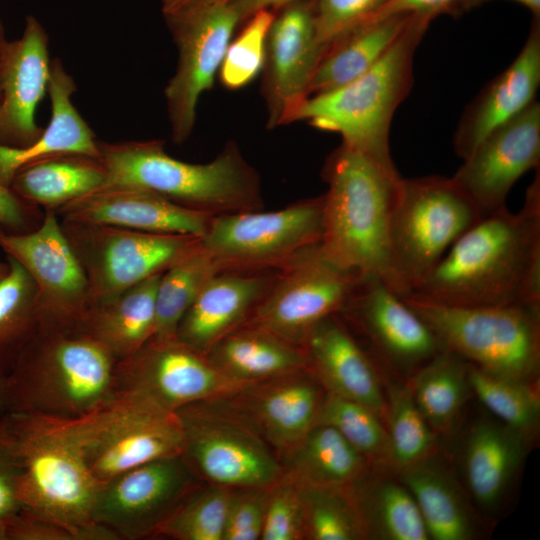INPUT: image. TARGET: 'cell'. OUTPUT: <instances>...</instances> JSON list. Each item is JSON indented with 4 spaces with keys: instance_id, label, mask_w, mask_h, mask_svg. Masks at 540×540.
Wrapping results in <instances>:
<instances>
[{
    "instance_id": "3",
    "label": "cell",
    "mask_w": 540,
    "mask_h": 540,
    "mask_svg": "<svg viewBox=\"0 0 540 540\" xmlns=\"http://www.w3.org/2000/svg\"><path fill=\"white\" fill-rule=\"evenodd\" d=\"M323 178L322 234L327 259L359 277L384 281L408 294L392 258L390 216L402 179L364 153L343 143L326 159Z\"/></svg>"
},
{
    "instance_id": "38",
    "label": "cell",
    "mask_w": 540,
    "mask_h": 540,
    "mask_svg": "<svg viewBox=\"0 0 540 540\" xmlns=\"http://www.w3.org/2000/svg\"><path fill=\"white\" fill-rule=\"evenodd\" d=\"M7 274L0 280V374L39 329L38 290L25 268L7 256Z\"/></svg>"
},
{
    "instance_id": "30",
    "label": "cell",
    "mask_w": 540,
    "mask_h": 540,
    "mask_svg": "<svg viewBox=\"0 0 540 540\" xmlns=\"http://www.w3.org/2000/svg\"><path fill=\"white\" fill-rule=\"evenodd\" d=\"M413 14L366 20L333 40L322 54L308 88V97L355 80L394 44Z\"/></svg>"
},
{
    "instance_id": "15",
    "label": "cell",
    "mask_w": 540,
    "mask_h": 540,
    "mask_svg": "<svg viewBox=\"0 0 540 540\" xmlns=\"http://www.w3.org/2000/svg\"><path fill=\"white\" fill-rule=\"evenodd\" d=\"M0 247L36 284L39 328H80L90 307L88 282L56 211L45 210L41 224L28 233L0 229Z\"/></svg>"
},
{
    "instance_id": "35",
    "label": "cell",
    "mask_w": 540,
    "mask_h": 540,
    "mask_svg": "<svg viewBox=\"0 0 540 540\" xmlns=\"http://www.w3.org/2000/svg\"><path fill=\"white\" fill-rule=\"evenodd\" d=\"M105 180L98 159L66 154L21 168L10 189L29 205L57 211L63 205L99 188Z\"/></svg>"
},
{
    "instance_id": "4",
    "label": "cell",
    "mask_w": 540,
    "mask_h": 540,
    "mask_svg": "<svg viewBox=\"0 0 540 540\" xmlns=\"http://www.w3.org/2000/svg\"><path fill=\"white\" fill-rule=\"evenodd\" d=\"M116 364L107 348L80 328H39L5 375V411L62 418L90 414L118 394Z\"/></svg>"
},
{
    "instance_id": "50",
    "label": "cell",
    "mask_w": 540,
    "mask_h": 540,
    "mask_svg": "<svg viewBox=\"0 0 540 540\" xmlns=\"http://www.w3.org/2000/svg\"><path fill=\"white\" fill-rule=\"evenodd\" d=\"M27 205L10 188L0 185V223L19 229L27 222Z\"/></svg>"
},
{
    "instance_id": "20",
    "label": "cell",
    "mask_w": 540,
    "mask_h": 540,
    "mask_svg": "<svg viewBox=\"0 0 540 540\" xmlns=\"http://www.w3.org/2000/svg\"><path fill=\"white\" fill-rule=\"evenodd\" d=\"M540 163V104L488 135L463 159L452 178L468 195L482 218L506 206V198L527 171Z\"/></svg>"
},
{
    "instance_id": "36",
    "label": "cell",
    "mask_w": 540,
    "mask_h": 540,
    "mask_svg": "<svg viewBox=\"0 0 540 540\" xmlns=\"http://www.w3.org/2000/svg\"><path fill=\"white\" fill-rule=\"evenodd\" d=\"M468 371L469 363L446 349L409 379L412 397L437 435L453 425L471 393Z\"/></svg>"
},
{
    "instance_id": "39",
    "label": "cell",
    "mask_w": 540,
    "mask_h": 540,
    "mask_svg": "<svg viewBox=\"0 0 540 540\" xmlns=\"http://www.w3.org/2000/svg\"><path fill=\"white\" fill-rule=\"evenodd\" d=\"M316 423L337 430L375 468L392 470L384 421L367 406L326 391Z\"/></svg>"
},
{
    "instance_id": "16",
    "label": "cell",
    "mask_w": 540,
    "mask_h": 540,
    "mask_svg": "<svg viewBox=\"0 0 540 540\" xmlns=\"http://www.w3.org/2000/svg\"><path fill=\"white\" fill-rule=\"evenodd\" d=\"M197 486L196 474L183 455L158 459L100 484L92 519L116 539L156 536L162 523Z\"/></svg>"
},
{
    "instance_id": "5",
    "label": "cell",
    "mask_w": 540,
    "mask_h": 540,
    "mask_svg": "<svg viewBox=\"0 0 540 540\" xmlns=\"http://www.w3.org/2000/svg\"><path fill=\"white\" fill-rule=\"evenodd\" d=\"M98 144L105 172L100 187L147 190L213 216L263 209L259 174L233 142L204 164L172 157L161 140Z\"/></svg>"
},
{
    "instance_id": "17",
    "label": "cell",
    "mask_w": 540,
    "mask_h": 540,
    "mask_svg": "<svg viewBox=\"0 0 540 540\" xmlns=\"http://www.w3.org/2000/svg\"><path fill=\"white\" fill-rule=\"evenodd\" d=\"M116 377L118 392H140L174 412L245 385L224 376L206 354L177 336L151 337L133 355L117 361Z\"/></svg>"
},
{
    "instance_id": "41",
    "label": "cell",
    "mask_w": 540,
    "mask_h": 540,
    "mask_svg": "<svg viewBox=\"0 0 540 540\" xmlns=\"http://www.w3.org/2000/svg\"><path fill=\"white\" fill-rule=\"evenodd\" d=\"M384 424L388 433L392 470L397 473L433 454L437 434L417 407L408 385H390Z\"/></svg>"
},
{
    "instance_id": "46",
    "label": "cell",
    "mask_w": 540,
    "mask_h": 540,
    "mask_svg": "<svg viewBox=\"0 0 540 540\" xmlns=\"http://www.w3.org/2000/svg\"><path fill=\"white\" fill-rule=\"evenodd\" d=\"M386 0H311L317 40L324 49L369 19Z\"/></svg>"
},
{
    "instance_id": "33",
    "label": "cell",
    "mask_w": 540,
    "mask_h": 540,
    "mask_svg": "<svg viewBox=\"0 0 540 540\" xmlns=\"http://www.w3.org/2000/svg\"><path fill=\"white\" fill-rule=\"evenodd\" d=\"M346 488L365 539H429L418 506L399 479L377 474L369 468Z\"/></svg>"
},
{
    "instance_id": "12",
    "label": "cell",
    "mask_w": 540,
    "mask_h": 540,
    "mask_svg": "<svg viewBox=\"0 0 540 540\" xmlns=\"http://www.w3.org/2000/svg\"><path fill=\"white\" fill-rule=\"evenodd\" d=\"M61 225L85 273L90 306L164 272L200 241L190 235L148 233L101 224L61 220Z\"/></svg>"
},
{
    "instance_id": "1",
    "label": "cell",
    "mask_w": 540,
    "mask_h": 540,
    "mask_svg": "<svg viewBox=\"0 0 540 540\" xmlns=\"http://www.w3.org/2000/svg\"><path fill=\"white\" fill-rule=\"evenodd\" d=\"M412 292L446 306H540L539 173L521 210L480 219Z\"/></svg>"
},
{
    "instance_id": "52",
    "label": "cell",
    "mask_w": 540,
    "mask_h": 540,
    "mask_svg": "<svg viewBox=\"0 0 540 540\" xmlns=\"http://www.w3.org/2000/svg\"><path fill=\"white\" fill-rule=\"evenodd\" d=\"M232 0H162L163 15H170L190 9L229 3Z\"/></svg>"
},
{
    "instance_id": "47",
    "label": "cell",
    "mask_w": 540,
    "mask_h": 540,
    "mask_svg": "<svg viewBox=\"0 0 540 540\" xmlns=\"http://www.w3.org/2000/svg\"><path fill=\"white\" fill-rule=\"evenodd\" d=\"M268 488L232 490L223 540H257L261 538Z\"/></svg>"
},
{
    "instance_id": "23",
    "label": "cell",
    "mask_w": 540,
    "mask_h": 540,
    "mask_svg": "<svg viewBox=\"0 0 540 540\" xmlns=\"http://www.w3.org/2000/svg\"><path fill=\"white\" fill-rule=\"evenodd\" d=\"M51 61L45 29L35 17L28 16L21 38L9 42L6 49L0 101L1 145L23 148L42 134L35 113L48 92Z\"/></svg>"
},
{
    "instance_id": "9",
    "label": "cell",
    "mask_w": 540,
    "mask_h": 540,
    "mask_svg": "<svg viewBox=\"0 0 540 540\" xmlns=\"http://www.w3.org/2000/svg\"><path fill=\"white\" fill-rule=\"evenodd\" d=\"M183 432V457L207 483L231 489L268 488L284 470L276 452L219 399L175 411Z\"/></svg>"
},
{
    "instance_id": "25",
    "label": "cell",
    "mask_w": 540,
    "mask_h": 540,
    "mask_svg": "<svg viewBox=\"0 0 540 540\" xmlns=\"http://www.w3.org/2000/svg\"><path fill=\"white\" fill-rule=\"evenodd\" d=\"M302 347L326 391L367 406L384 421L386 396L378 370L339 314L319 322Z\"/></svg>"
},
{
    "instance_id": "14",
    "label": "cell",
    "mask_w": 540,
    "mask_h": 540,
    "mask_svg": "<svg viewBox=\"0 0 540 540\" xmlns=\"http://www.w3.org/2000/svg\"><path fill=\"white\" fill-rule=\"evenodd\" d=\"M164 17L178 49L164 94L172 139L182 144L192 134L200 97L213 86L240 17L230 2Z\"/></svg>"
},
{
    "instance_id": "27",
    "label": "cell",
    "mask_w": 540,
    "mask_h": 540,
    "mask_svg": "<svg viewBox=\"0 0 540 540\" xmlns=\"http://www.w3.org/2000/svg\"><path fill=\"white\" fill-rule=\"evenodd\" d=\"M75 91L73 78L59 59H53L47 92L51 103L49 123L29 146L15 148L0 144V185L10 188L21 168L54 156L75 154L99 159V141L72 103Z\"/></svg>"
},
{
    "instance_id": "7",
    "label": "cell",
    "mask_w": 540,
    "mask_h": 540,
    "mask_svg": "<svg viewBox=\"0 0 540 540\" xmlns=\"http://www.w3.org/2000/svg\"><path fill=\"white\" fill-rule=\"evenodd\" d=\"M447 350L486 372L533 382L540 364V306L456 307L402 295Z\"/></svg>"
},
{
    "instance_id": "40",
    "label": "cell",
    "mask_w": 540,
    "mask_h": 540,
    "mask_svg": "<svg viewBox=\"0 0 540 540\" xmlns=\"http://www.w3.org/2000/svg\"><path fill=\"white\" fill-rule=\"evenodd\" d=\"M471 392L498 421L529 439L540 421V398L532 382L486 372L469 364Z\"/></svg>"
},
{
    "instance_id": "44",
    "label": "cell",
    "mask_w": 540,
    "mask_h": 540,
    "mask_svg": "<svg viewBox=\"0 0 540 540\" xmlns=\"http://www.w3.org/2000/svg\"><path fill=\"white\" fill-rule=\"evenodd\" d=\"M274 15L272 10L254 13L243 23L237 37L231 40L218 72L225 88L241 89L263 70L267 37Z\"/></svg>"
},
{
    "instance_id": "34",
    "label": "cell",
    "mask_w": 540,
    "mask_h": 540,
    "mask_svg": "<svg viewBox=\"0 0 540 540\" xmlns=\"http://www.w3.org/2000/svg\"><path fill=\"white\" fill-rule=\"evenodd\" d=\"M278 458L286 474L311 486L348 487L371 466L337 430L321 423Z\"/></svg>"
},
{
    "instance_id": "48",
    "label": "cell",
    "mask_w": 540,
    "mask_h": 540,
    "mask_svg": "<svg viewBox=\"0 0 540 540\" xmlns=\"http://www.w3.org/2000/svg\"><path fill=\"white\" fill-rule=\"evenodd\" d=\"M458 0H386L367 20L383 19L397 14H414L433 20L442 13H451Z\"/></svg>"
},
{
    "instance_id": "21",
    "label": "cell",
    "mask_w": 540,
    "mask_h": 540,
    "mask_svg": "<svg viewBox=\"0 0 540 540\" xmlns=\"http://www.w3.org/2000/svg\"><path fill=\"white\" fill-rule=\"evenodd\" d=\"M325 393L307 368L245 384L217 399L245 420L279 456L316 424Z\"/></svg>"
},
{
    "instance_id": "56",
    "label": "cell",
    "mask_w": 540,
    "mask_h": 540,
    "mask_svg": "<svg viewBox=\"0 0 540 540\" xmlns=\"http://www.w3.org/2000/svg\"><path fill=\"white\" fill-rule=\"evenodd\" d=\"M0 229H2V224L0 223ZM9 269L8 263H1L0 262V280L4 278V276L7 274Z\"/></svg>"
},
{
    "instance_id": "18",
    "label": "cell",
    "mask_w": 540,
    "mask_h": 540,
    "mask_svg": "<svg viewBox=\"0 0 540 540\" xmlns=\"http://www.w3.org/2000/svg\"><path fill=\"white\" fill-rule=\"evenodd\" d=\"M368 340L389 366L414 373L446 350L402 295L379 278L360 277L338 313Z\"/></svg>"
},
{
    "instance_id": "37",
    "label": "cell",
    "mask_w": 540,
    "mask_h": 540,
    "mask_svg": "<svg viewBox=\"0 0 540 540\" xmlns=\"http://www.w3.org/2000/svg\"><path fill=\"white\" fill-rule=\"evenodd\" d=\"M201 239V238H200ZM220 272L201 242L175 261L161 275L155 297L152 337L176 336L178 325L207 281Z\"/></svg>"
},
{
    "instance_id": "29",
    "label": "cell",
    "mask_w": 540,
    "mask_h": 540,
    "mask_svg": "<svg viewBox=\"0 0 540 540\" xmlns=\"http://www.w3.org/2000/svg\"><path fill=\"white\" fill-rule=\"evenodd\" d=\"M206 355L218 371L240 384L309 368L302 347L250 324H243L229 332Z\"/></svg>"
},
{
    "instance_id": "54",
    "label": "cell",
    "mask_w": 540,
    "mask_h": 540,
    "mask_svg": "<svg viewBox=\"0 0 540 540\" xmlns=\"http://www.w3.org/2000/svg\"><path fill=\"white\" fill-rule=\"evenodd\" d=\"M8 43L9 41H7L5 38L4 28L0 22V101L2 98V89H1L2 72H3L4 59H5Z\"/></svg>"
},
{
    "instance_id": "26",
    "label": "cell",
    "mask_w": 540,
    "mask_h": 540,
    "mask_svg": "<svg viewBox=\"0 0 540 540\" xmlns=\"http://www.w3.org/2000/svg\"><path fill=\"white\" fill-rule=\"evenodd\" d=\"M275 272L221 271L212 276L181 319L178 339L207 354L217 341L249 319Z\"/></svg>"
},
{
    "instance_id": "51",
    "label": "cell",
    "mask_w": 540,
    "mask_h": 540,
    "mask_svg": "<svg viewBox=\"0 0 540 540\" xmlns=\"http://www.w3.org/2000/svg\"><path fill=\"white\" fill-rule=\"evenodd\" d=\"M290 1L292 0H232L230 3L239 14L240 24H243L254 13L260 10L276 11Z\"/></svg>"
},
{
    "instance_id": "49",
    "label": "cell",
    "mask_w": 540,
    "mask_h": 540,
    "mask_svg": "<svg viewBox=\"0 0 540 540\" xmlns=\"http://www.w3.org/2000/svg\"><path fill=\"white\" fill-rule=\"evenodd\" d=\"M22 510L17 495L14 470L5 455L0 451V519Z\"/></svg>"
},
{
    "instance_id": "11",
    "label": "cell",
    "mask_w": 540,
    "mask_h": 540,
    "mask_svg": "<svg viewBox=\"0 0 540 540\" xmlns=\"http://www.w3.org/2000/svg\"><path fill=\"white\" fill-rule=\"evenodd\" d=\"M322 207L321 195L275 211L215 215L200 242L220 272L276 270L298 251L320 242Z\"/></svg>"
},
{
    "instance_id": "24",
    "label": "cell",
    "mask_w": 540,
    "mask_h": 540,
    "mask_svg": "<svg viewBox=\"0 0 540 540\" xmlns=\"http://www.w3.org/2000/svg\"><path fill=\"white\" fill-rule=\"evenodd\" d=\"M540 84V19L513 62L470 102L454 135L456 154L465 159L492 132L523 112L536 99Z\"/></svg>"
},
{
    "instance_id": "2",
    "label": "cell",
    "mask_w": 540,
    "mask_h": 540,
    "mask_svg": "<svg viewBox=\"0 0 540 540\" xmlns=\"http://www.w3.org/2000/svg\"><path fill=\"white\" fill-rule=\"evenodd\" d=\"M90 414L62 418L4 411L0 451L14 470L22 511L64 528L75 540H115L92 519L100 484L85 460Z\"/></svg>"
},
{
    "instance_id": "10",
    "label": "cell",
    "mask_w": 540,
    "mask_h": 540,
    "mask_svg": "<svg viewBox=\"0 0 540 540\" xmlns=\"http://www.w3.org/2000/svg\"><path fill=\"white\" fill-rule=\"evenodd\" d=\"M183 455L176 412L137 391H119L90 414L85 460L99 483L140 465Z\"/></svg>"
},
{
    "instance_id": "45",
    "label": "cell",
    "mask_w": 540,
    "mask_h": 540,
    "mask_svg": "<svg viewBox=\"0 0 540 540\" xmlns=\"http://www.w3.org/2000/svg\"><path fill=\"white\" fill-rule=\"evenodd\" d=\"M260 539H305L304 504L300 486L285 472L268 489Z\"/></svg>"
},
{
    "instance_id": "53",
    "label": "cell",
    "mask_w": 540,
    "mask_h": 540,
    "mask_svg": "<svg viewBox=\"0 0 540 540\" xmlns=\"http://www.w3.org/2000/svg\"><path fill=\"white\" fill-rule=\"evenodd\" d=\"M488 1H491V0H458L451 13L457 14L464 11H468ZM511 1L517 2L518 4L525 6L527 9H529L532 12L534 18L540 19V0H511Z\"/></svg>"
},
{
    "instance_id": "22",
    "label": "cell",
    "mask_w": 540,
    "mask_h": 540,
    "mask_svg": "<svg viewBox=\"0 0 540 540\" xmlns=\"http://www.w3.org/2000/svg\"><path fill=\"white\" fill-rule=\"evenodd\" d=\"M62 221L202 238L213 215L156 193L126 186L99 187L60 207Z\"/></svg>"
},
{
    "instance_id": "31",
    "label": "cell",
    "mask_w": 540,
    "mask_h": 540,
    "mask_svg": "<svg viewBox=\"0 0 540 540\" xmlns=\"http://www.w3.org/2000/svg\"><path fill=\"white\" fill-rule=\"evenodd\" d=\"M162 273L90 306L80 329L105 346L116 361L133 355L154 334L155 297Z\"/></svg>"
},
{
    "instance_id": "28",
    "label": "cell",
    "mask_w": 540,
    "mask_h": 540,
    "mask_svg": "<svg viewBox=\"0 0 540 540\" xmlns=\"http://www.w3.org/2000/svg\"><path fill=\"white\" fill-rule=\"evenodd\" d=\"M524 434L500 421L483 420L469 431L463 454V473L474 502L495 510L503 501L525 457Z\"/></svg>"
},
{
    "instance_id": "32",
    "label": "cell",
    "mask_w": 540,
    "mask_h": 540,
    "mask_svg": "<svg viewBox=\"0 0 540 540\" xmlns=\"http://www.w3.org/2000/svg\"><path fill=\"white\" fill-rule=\"evenodd\" d=\"M398 479L411 492L429 539L470 540L476 536L464 492L435 454L399 471Z\"/></svg>"
},
{
    "instance_id": "19",
    "label": "cell",
    "mask_w": 540,
    "mask_h": 540,
    "mask_svg": "<svg viewBox=\"0 0 540 540\" xmlns=\"http://www.w3.org/2000/svg\"><path fill=\"white\" fill-rule=\"evenodd\" d=\"M325 49L317 40L311 0H292L275 11L263 67L268 128L293 122Z\"/></svg>"
},
{
    "instance_id": "6",
    "label": "cell",
    "mask_w": 540,
    "mask_h": 540,
    "mask_svg": "<svg viewBox=\"0 0 540 540\" xmlns=\"http://www.w3.org/2000/svg\"><path fill=\"white\" fill-rule=\"evenodd\" d=\"M431 19L412 15L388 51L365 73L337 89L308 97L293 122L338 133L342 143L397 170L390 153L389 132L397 107L413 84V59Z\"/></svg>"
},
{
    "instance_id": "13",
    "label": "cell",
    "mask_w": 540,
    "mask_h": 540,
    "mask_svg": "<svg viewBox=\"0 0 540 540\" xmlns=\"http://www.w3.org/2000/svg\"><path fill=\"white\" fill-rule=\"evenodd\" d=\"M359 278L327 259L319 242L310 245L276 269L268 291L244 324L302 347L319 322L341 311Z\"/></svg>"
},
{
    "instance_id": "8",
    "label": "cell",
    "mask_w": 540,
    "mask_h": 540,
    "mask_svg": "<svg viewBox=\"0 0 540 540\" xmlns=\"http://www.w3.org/2000/svg\"><path fill=\"white\" fill-rule=\"evenodd\" d=\"M480 219L479 210L452 177L401 179L389 235L393 263L408 293Z\"/></svg>"
},
{
    "instance_id": "43",
    "label": "cell",
    "mask_w": 540,
    "mask_h": 540,
    "mask_svg": "<svg viewBox=\"0 0 540 540\" xmlns=\"http://www.w3.org/2000/svg\"><path fill=\"white\" fill-rule=\"evenodd\" d=\"M299 486L304 504L305 539H365L346 487Z\"/></svg>"
},
{
    "instance_id": "55",
    "label": "cell",
    "mask_w": 540,
    "mask_h": 540,
    "mask_svg": "<svg viewBox=\"0 0 540 540\" xmlns=\"http://www.w3.org/2000/svg\"><path fill=\"white\" fill-rule=\"evenodd\" d=\"M4 379H5V376L3 374H0V414H2L5 411Z\"/></svg>"
},
{
    "instance_id": "42",
    "label": "cell",
    "mask_w": 540,
    "mask_h": 540,
    "mask_svg": "<svg viewBox=\"0 0 540 540\" xmlns=\"http://www.w3.org/2000/svg\"><path fill=\"white\" fill-rule=\"evenodd\" d=\"M231 488L195 487L159 527L156 536L177 540H223Z\"/></svg>"
}]
</instances>
